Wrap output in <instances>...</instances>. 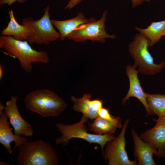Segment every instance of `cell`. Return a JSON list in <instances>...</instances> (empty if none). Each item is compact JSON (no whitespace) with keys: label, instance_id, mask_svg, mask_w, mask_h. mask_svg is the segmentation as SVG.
<instances>
[{"label":"cell","instance_id":"1","mask_svg":"<svg viewBox=\"0 0 165 165\" xmlns=\"http://www.w3.org/2000/svg\"><path fill=\"white\" fill-rule=\"evenodd\" d=\"M27 41H20L11 36H0V48L7 55L19 60L21 67L27 73L32 71V63H47L49 60L47 53L33 49Z\"/></svg>","mask_w":165,"mask_h":165},{"label":"cell","instance_id":"2","mask_svg":"<svg viewBox=\"0 0 165 165\" xmlns=\"http://www.w3.org/2000/svg\"><path fill=\"white\" fill-rule=\"evenodd\" d=\"M17 150L18 165H57L59 163L55 149L42 140L27 141Z\"/></svg>","mask_w":165,"mask_h":165},{"label":"cell","instance_id":"3","mask_svg":"<svg viewBox=\"0 0 165 165\" xmlns=\"http://www.w3.org/2000/svg\"><path fill=\"white\" fill-rule=\"evenodd\" d=\"M24 101L27 110L35 112L44 118L58 116L67 106L66 103L56 93L46 89L29 93Z\"/></svg>","mask_w":165,"mask_h":165},{"label":"cell","instance_id":"4","mask_svg":"<svg viewBox=\"0 0 165 165\" xmlns=\"http://www.w3.org/2000/svg\"><path fill=\"white\" fill-rule=\"evenodd\" d=\"M88 119L87 118L82 116L80 121L75 123L71 125L65 124L62 123L56 124V130L60 132L61 135L56 139V143L65 146L72 138H80L86 140L90 144L96 143L100 145L103 153L104 147L107 142L114 139L116 137L112 134L97 135L90 133L88 132L85 124Z\"/></svg>","mask_w":165,"mask_h":165},{"label":"cell","instance_id":"5","mask_svg":"<svg viewBox=\"0 0 165 165\" xmlns=\"http://www.w3.org/2000/svg\"><path fill=\"white\" fill-rule=\"evenodd\" d=\"M149 39L139 32L136 34L134 40L128 45L129 53L134 62L133 66L138 67V72L147 75H154L160 72L165 67V62L155 64L154 59L149 52Z\"/></svg>","mask_w":165,"mask_h":165},{"label":"cell","instance_id":"6","mask_svg":"<svg viewBox=\"0 0 165 165\" xmlns=\"http://www.w3.org/2000/svg\"><path fill=\"white\" fill-rule=\"evenodd\" d=\"M107 14L108 11L106 10L98 20L94 17L89 18L87 22L78 26L66 38L76 42H84L90 40L101 43H104L107 38H115L117 37L116 35H109L105 31Z\"/></svg>","mask_w":165,"mask_h":165},{"label":"cell","instance_id":"7","mask_svg":"<svg viewBox=\"0 0 165 165\" xmlns=\"http://www.w3.org/2000/svg\"><path fill=\"white\" fill-rule=\"evenodd\" d=\"M49 6L44 8V13L39 20H35L32 17L23 18L22 24L30 27L34 33L27 39L31 44L48 45L60 38L59 33L55 30L50 19Z\"/></svg>","mask_w":165,"mask_h":165},{"label":"cell","instance_id":"8","mask_svg":"<svg viewBox=\"0 0 165 165\" xmlns=\"http://www.w3.org/2000/svg\"><path fill=\"white\" fill-rule=\"evenodd\" d=\"M129 119L123 123L119 135L106 144L105 150L102 153L105 160L108 161V165H136V160H129L125 149L126 141L125 134Z\"/></svg>","mask_w":165,"mask_h":165},{"label":"cell","instance_id":"9","mask_svg":"<svg viewBox=\"0 0 165 165\" xmlns=\"http://www.w3.org/2000/svg\"><path fill=\"white\" fill-rule=\"evenodd\" d=\"M155 125L151 129L143 132L141 138L149 145L159 157L165 158V116L153 119Z\"/></svg>","mask_w":165,"mask_h":165},{"label":"cell","instance_id":"10","mask_svg":"<svg viewBox=\"0 0 165 165\" xmlns=\"http://www.w3.org/2000/svg\"><path fill=\"white\" fill-rule=\"evenodd\" d=\"M17 97L12 95L6 102L4 112L9 119L10 124L14 128V134L28 137L33 135V130L31 124L24 120L19 112L17 105Z\"/></svg>","mask_w":165,"mask_h":165},{"label":"cell","instance_id":"11","mask_svg":"<svg viewBox=\"0 0 165 165\" xmlns=\"http://www.w3.org/2000/svg\"><path fill=\"white\" fill-rule=\"evenodd\" d=\"M127 75L130 82V87L125 97L122 99V103L124 104L126 101L131 97H134L138 99L145 108L146 116L153 115L149 109L147 100L146 93L143 91L138 77V71L134 66L127 65L126 67Z\"/></svg>","mask_w":165,"mask_h":165},{"label":"cell","instance_id":"12","mask_svg":"<svg viewBox=\"0 0 165 165\" xmlns=\"http://www.w3.org/2000/svg\"><path fill=\"white\" fill-rule=\"evenodd\" d=\"M0 143L3 145L8 152L11 154L13 151L10 145L12 142H15L14 149L27 141L26 138L13 133L12 129L8 121V116L4 112L0 113Z\"/></svg>","mask_w":165,"mask_h":165},{"label":"cell","instance_id":"13","mask_svg":"<svg viewBox=\"0 0 165 165\" xmlns=\"http://www.w3.org/2000/svg\"><path fill=\"white\" fill-rule=\"evenodd\" d=\"M134 146V155L138 160V165L156 164L153 158L155 152L151 147L144 141L133 129L131 130Z\"/></svg>","mask_w":165,"mask_h":165},{"label":"cell","instance_id":"14","mask_svg":"<svg viewBox=\"0 0 165 165\" xmlns=\"http://www.w3.org/2000/svg\"><path fill=\"white\" fill-rule=\"evenodd\" d=\"M10 21L7 27L2 31L0 35L11 36L14 38L20 41L27 40L34 32L31 28L19 24L16 19L13 10H8Z\"/></svg>","mask_w":165,"mask_h":165},{"label":"cell","instance_id":"15","mask_svg":"<svg viewBox=\"0 0 165 165\" xmlns=\"http://www.w3.org/2000/svg\"><path fill=\"white\" fill-rule=\"evenodd\" d=\"M122 120L120 117H114L111 120L104 119L98 116L93 122L88 123L89 130L97 135L114 134L118 128H122Z\"/></svg>","mask_w":165,"mask_h":165},{"label":"cell","instance_id":"16","mask_svg":"<svg viewBox=\"0 0 165 165\" xmlns=\"http://www.w3.org/2000/svg\"><path fill=\"white\" fill-rule=\"evenodd\" d=\"M89 19H87L84 14L79 12L75 17L68 20L59 21L51 20V23L59 31L60 38L63 41L67 36L79 26L87 22Z\"/></svg>","mask_w":165,"mask_h":165},{"label":"cell","instance_id":"17","mask_svg":"<svg viewBox=\"0 0 165 165\" xmlns=\"http://www.w3.org/2000/svg\"><path fill=\"white\" fill-rule=\"evenodd\" d=\"M91 95L90 94H85L81 98H77L72 96L71 101L73 103L72 109L88 119L92 120L98 116V111L93 108L91 104Z\"/></svg>","mask_w":165,"mask_h":165},{"label":"cell","instance_id":"18","mask_svg":"<svg viewBox=\"0 0 165 165\" xmlns=\"http://www.w3.org/2000/svg\"><path fill=\"white\" fill-rule=\"evenodd\" d=\"M134 29L148 38L150 42V46H152L158 42L165 34V20L152 21L145 28H141L136 26Z\"/></svg>","mask_w":165,"mask_h":165},{"label":"cell","instance_id":"19","mask_svg":"<svg viewBox=\"0 0 165 165\" xmlns=\"http://www.w3.org/2000/svg\"><path fill=\"white\" fill-rule=\"evenodd\" d=\"M149 108L153 115L165 116V94L146 93Z\"/></svg>","mask_w":165,"mask_h":165},{"label":"cell","instance_id":"20","mask_svg":"<svg viewBox=\"0 0 165 165\" xmlns=\"http://www.w3.org/2000/svg\"><path fill=\"white\" fill-rule=\"evenodd\" d=\"M98 116L105 119L111 120L113 118L110 114L109 110L103 107L98 111Z\"/></svg>","mask_w":165,"mask_h":165},{"label":"cell","instance_id":"21","mask_svg":"<svg viewBox=\"0 0 165 165\" xmlns=\"http://www.w3.org/2000/svg\"><path fill=\"white\" fill-rule=\"evenodd\" d=\"M91 104L93 109L97 111L102 107V101L99 99L91 100Z\"/></svg>","mask_w":165,"mask_h":165},{"label":"cell","instance_id":"22","mask_svg":"<svg viewBox=\"0 0 165 165\" xmlns=\"http://www.w3.org/2000/svg\"><path fill=\"white\" fill-rule=\"evenodd\" d=\"M83 0H70L65 6V9H70L79 3Z\"/></svg>","mask_w":165,"mask_h":165},{"label":"cell","instance_id":"23","mask_svg":"<svg viewBox=\"0 0 165 165\" xmlns=\"http://www.w3.org/2000/svg\"><path fill=\"white\" fill-rule=\"evenodd\" d=\"M27 1V0H0V6L6 4L9 6H10L16 1L22 3L25 2Z\"/></svg>","mask_w":165,"mask_h":165},{"label":"cell","instance_id":"24","mask_svg":"<svg viewBox=\"0 0 165 165\" xmlns=\"http://www.w3.org/2000/svg\"><path fill=\"white\" fill-rule=\"evenodd\" d=\"M132 2V7L135 8L138 5L142 4L145 0H131Z\"/></svg>","mask_w":165,"mask_h":165},{"label":"cell","instance_id":"25","mask_svg":"<svg viewBox=\"0 0 165 165\" xmlns=\"http://www.w3.org/2000/svg\"><path fill=\"white\" fill-rule=\"evenodd\" d=\"M4 74V67L2 64L0 65V79L1 80L3 77Z\"/></svg>","mask_w":165,"mask_h":165},{"label":"cell","instance_id":"26","mask_svg":"<svg viewBox=\"0 0 165 165\" xmlns=\"http://www.w3.org/2000/svg\"><path fill=\"white\" fill-rule=\"evenodd\" d=\"M5 107H4L3 105H2V103H0V113L2 112L3 109H4Z\"/></svg>","mask_w":165,"mask_h":165},{"label":"cell","instance_id":"27","mask_svg":"<svg viewBox=\"0 0 165 165\" xmlns=\"http://www.w3.org/2000/svg\"><path fill=\"white\" fill-rule=\"evenodd\" d=\"M0 165H10V164H9V163H6L4 161H0Z\"/></svg>","mask_w":165,"mask_h":165},{"label":"cell","instance_id":"28","mask_svg":"<svg viewBox=\"0 0 165 165\" xmlns=\"http://www.w3.org/2000/svg\"><path fill=\"white\" fill-rule=\"evenodd\" d=\"M151 0H145V2H149Z\"/></svg>","mask_w":165,"mask_h":165},{"label":"cell","instance_id":"29","mask_svg":"<svg viewBox=\"0 0 165 165\" xmlns=\"http://www.w3.org/2000/svg\"><path fill=\"white\" fill-rule=\"evenodd\" d=\"M164 36H165V34L164 35Z\"/></svg>","mask_w":165,"mask_h":165}]
</instances>
